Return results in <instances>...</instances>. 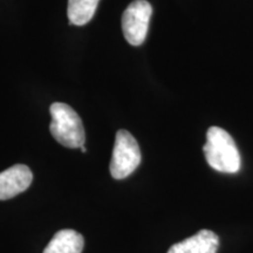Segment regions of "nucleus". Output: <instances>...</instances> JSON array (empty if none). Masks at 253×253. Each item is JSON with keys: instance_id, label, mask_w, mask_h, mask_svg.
<instances>
[{"instance_id": "nucleus-5", "label": "nucleus", "mask_w": 253, "mask_h": 253, "mask_svg": "<svg viewBox=\"0 0 253 253\" xmlns=\"http://www.w3.org/2000/svg\"><path fill=\"white\" fill-rule=\"evenodd\" d=\"M33 173L27 166L15 164L0 172V201L13 198L30 188Z\"/></svg>"}, {"instance_id": "nucleus-1", "label": "nucleus", "mask_w": 253, "mask_h": 253, "mask_svg": "<svg viewBox=\"0 0 253 253\" xmlns=\"http://www.w3.org/2000/svg\"><path fill=\"white\" fill-rule=\"evenodd\" d=\"M205 160L219 172L236 173L240 169V154L231 135L219 126H211L207 132Z\"/></svg>"}, {"instance_id": "nucleus-9", "label": "nucleus", "mask_w": 253, "mask_h": 253, "mask_svg": "<svg viewBox=\"0 0 253 253\" xmlns=\"http://www.w3.org/2000/svg\"><path fill=\"white\" fill-rule=\"evenodd\" d=\"M80 150L82 151V153H87V149H86V148H84V147L80 148Z\"/></svg>"}, {"instance_id": "nucleus-2", "label": "nucleus", "mask_w": 253, "mask_h": 253, "mask_svg": "<svg viewBox=\"0 0 253 253\" xmlns=\"http://www.w3.org/2000/svg\"><path fill=\"white\" fill-rule=\"evenodd\" d=\"M52 122L50 132L60 144L66 148H81L84 145L86 135L78 113L68 104L55 102L49 108Z\"/></svg>"}, {"instance_id": "nucleus-7", "label": "nucleus", "mask_w": 253, "mask_h": 253, "mask_svg": "<svg viewBox=\"0 0 253 253\" xmlns=\"http://www.w3.org/2000/svg\"><path fill=\"white\" fill-rule=\"evenodd\" d=\"M84 239L74 230L58 231L43 250V253H81Z\"/></svg>"}, {"instance_id": "nucleus-6", "label": "nucleus", "mask_w": 253, "mask_h": 253, "mask_svg": "<svg viewBox=\"0 0 253 253\" xmlns=\"http://www.w3.org/2000/svg\"><path fill=\"white\" fill-rule=\"evenodd\" d=\"M219 246L217 235L210 230H202L188 239L177 243L168 253H216Z\"/></svg>"}, {"instance_id": "nucleus-3", "label": "nucleus", "mask_w": 253, "mask_h": 253, "mask_svg": "<svg viewBox=\"0 0 253 253\" xmlns=\"http://www.w3.org/2000/svg\"><path fill=\"white\" fill-rule=\"evenodd\" d=\"M141 150L137 141L130 132L119 130L110 161V175L115 179L126 178L141 163Z\"/></svg>"}, {"instance_id": "nucleus-4", "label": "nucleus", "mask_w": 253, "mask_h": 253, "mask_svg": "<svg viewBox=\"0 0 253 253\" xmlns=\"http://www.w3.org/2000/svg\"><path fill=\"white\" fill-rule=\"evenodd\" d=\"M153 7L147 0H135L122 15V31L126 40L132 46H140L147 38Z\"/></svg>"}, {"instance_id": "nucleus-8", "label": "nucleus", "mask_w": 253, "mask_h": 253, "mask_svg": "<svg viewBox=\"0 0 253 253\" xmlns=\"http://www.w3.org/2000/svg\"><path fill=\"white\" fill-rule=\"evenodd\" d=\"M100 0H68L67 14L71 25L84 26L93 19Z\"/></svg>"}]
</instances>
